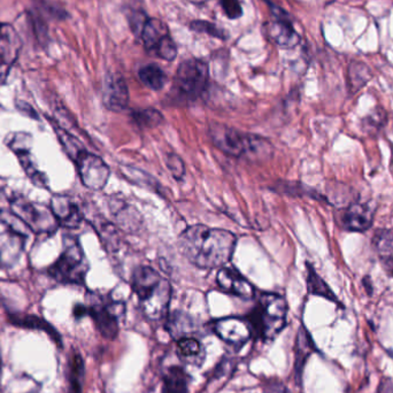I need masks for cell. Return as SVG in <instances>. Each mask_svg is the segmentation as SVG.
I'll return each instance as SVG.
<instances>
[{
  "mask_svg": "<svg viewBox=\"0 0 393 393\" xmlns=\"http://www.w3.org/2000/svg\"><path fill=\"white\" fill-rule=\"evenodd\" d=\"M178 356L189 365L201 366L205 360V351L194 338L183 337L177 342Z\"/></svg>",
  "mask_w": 393,
  "mask_h": 393,
  "instance_id": "cell-23",
  "label": "cell"
},
{
  "mask_svg": "<svg viewBox=\"0 0 393 393\" xmlns=\"http://www.w3.org/2000/svg\"><path fill=\"white\" fill-rule=\"evenodd\" d=\"M131 118L142 128H156L163 122V114L154 108L137 109L131 113Z\"/></svg>",
  "mask_w": 393,
  "mask_h": 393,
  "instance_id": "cell-30",
  "label": "cell"
},
{
  "mask_svg": "<svg viewBox=\"0 0 393 393\" xmlns=\"http://www.w3.org/2000/svg\"><path fill=\"white\" fill-rule=\"evenodd\" d=\"M313 349H314V347H313L312 338H311L305 328H300L298 336H297L296 351V369L298 374H300V370L303 369L306 359L313 352Z\"/></svg>",
  "mask_w": 393,
  "mask_h": 393,
  "instance_id": "cell-28",
  "label": "cell"
},
{
  "mask_svg": "<svg viewBox=\"0 0 393 393\" xmlns=\"http://www.w3.org/2000/svg\"><path fill=\"white\" fill-rule=\"evenodd\" d=\"M191 29L194 30V32H206L207 35H211L213 37L216 38H223L225 37V32L222 29L218 28L216 25L209 23V22L205 21H196L191 25Z\"/></svg>",
  "mask_w": 393,
  "mask_h": 393,
  "instance_id": "cell-35",
  "label": "cell"
},
{
  "mask_svg": "<svg viewBox=\"0 0 393 393\" xmlns=\"http://www.w3.org/2000/svg\"><path fill=\"white\" fill-rule=\"evenodd\" d=\"M78 175L85 187L90 190H101L108 182L111 170L107 163L94 153L82 151L74 160Z\"/></svg>",
  "mask_w": 393,
  "mask_h": 393,
  "instance_id": "cell-10",
  "label": "cell"
},
{
  "mask_svg": "<svg viewBox=\"0 0 393 393\" xmlns=\"http://www.w3.org/2000/svg\"><path fill=\"white\" fill-rule=\"evenodd\" d=\"M237 238L223 229L196 225L180 236V247L187 259L201 269H216L230 261Z\"/></svg>",
  "mask_w": 393,
  "mask_h": 393,
  "instance_id": "cell-1",
  "label": "cell"
},
{
  "mask_svg": "<svg viewBox=\"0 0 393 393\" xmlns=\"http://www.w3.org/2000/svg\"><path fill=\"white\" fill-rule=\"evenodd\" d=\"M11 211L34 234L54 235L60 227L51 207L30 201L25 196L13 198Z\"/></svg>",
  "mask_w": 393,
  "mask_h": 393,
  "instance_id": "cell-8",
  "label": "cell"
},
{
  "mask_svg": "<svg viewBox=\"0 0 393 393\" xmlns=\"http://www.w3.org/2000/svg\"><path fill=\"white\" fill-rule=\"evenodd\" d=\"M208 67L199 59L185 60L178 67L173 81L172 96L178 103L196 101L206 90Z\"/></svg>",
  "mask_w": 393,
  "mask_h": 393,
  "instance_id": "cell-6",
  "label": "cell"
},
{
  "mask_svg": "<svg viewBox=\"0 0 393 393\" xmlns=\"http://www.w3.org/2000/svg\"><path fill=\"white\" fill-rule=\"evenodd\" d=\"M89 272V262L77 238L70 235L63 237V250L47 273L56 282L63 284H83Z\"/></svg>",
  "mask_w": 393,
  "mask_h": 393,
  "instance_id": "cell-5",
  "label": "cell"
},
{
  "mask_svg": "<svg viewBox=\"0 0 393 393\" xmlns=\"http://www.w3.org/2000/svg\"><path fill=\"white\" fill-rule=\"evenodd\" d=\"M21 49V38L14 27L8 23H0V85L6 82Z\"/></svg>",
  "mask_w": 393,
  "mask_h": 393,
  "instance_id": "cell-12",
  "label": "cell"
},
{
  "mask_svg": "<svg viewBox=\"0 0 393 393\" xmlns=\"http://www.w3.org/2000/svg\"><path fill=\"white\" fill-rule=\"evenodd\" d=\"M194 321L185 313L175 312L169 318L168 331L173 337L181 339L185 337V335L194 332Z\"/></svg>",
  "mask_w": 393,
  "mask_h": 393,
  "instance_id": "cell-27",
  "label": "cell"
},
{
  "mask_svg": "<svg viewBox=\"0 0 393 393\" xmlns=\"http://www.w3.org/2000/svg\"><path fill=\"white\" fill-rule=\"evenodd\" d=\"M287 316V304L283 297L276 294H262L247 320L253 332L262 339H273L285 327Z\"/></svg>",
  "mask_w": 393,
  "mask_h": 393,
  "instance_id": "cell-4",
  "label": "cell"
},
{
  "mask_svg": "<svg viewBox=\"0 0 393 393\" xmlns=\"http://www.w3.org/2000/svg\"><path fill=\"white\" fill-rule=\"evenodd\" d=\"M221 4L229 19H239L243 14L239 0H221Z\"/></svg>",
  "mask_w": 393,
  "mask_h": 393,
  "instance_id": "cell-36",
  "label": "cell"
},
{
  "mask_svg": "<svg viewBox=\"0 0 393 393\" xmlns=\"http://www.w3.org/2000/svg\"><path fill=\"white\" fill-rule=\"evenodd\" d=\"M125 312V306L120 303L105 304L101 300L94 301L87 307V314L103 337L114 339L119 332V318Z\"/></svg>",
  "mask_w": 393,
  "mask_h": 393,
  "instance_id": "cell-11",
  "label": "cell"
},
{
  "mask_svg": "<svg viewBox=\"0 0 393 393\" xmlns=\"http://www.w3.org/2000/svg\"><path fill=\"white\" fill-rule=\"evenodd\" d=\"M187 375L180 367H172L163 378V393H187Z\"/></svg>",
  "mask_w": 393,
  "mask_h": 393,
  "instance_id": "cell-25",
  "label": "cell"
},
{
  "mask_svg": "<svg viewBox=\"0 0 393 393\" xmlns=\"http://www.w3.org/2000/svg\"><path fill=\"white\" fill-rule=\"evenodd\" d=\"M306 267H307V289H308L309 294L313 296L322 297L325 299L330 300L332 303L339 305V300L334 294V291L331 290L327 282L316 273L314 267L308 262L306 263Z\"/></svg>",
  "mask_w": 393,
  "mask_h": 393,
  "instance_id": "cell-24",
  "label": "cell"
},
{
  "mask_svg": "<svg viewBox=\"0 0 393 393\" xmlns=\"http://www.w3.org/2000/svg\"><path fill=\"white\" fill-rule=\"evenodd\" d=\"M216 283L222 291L243 299L250 300L256 296L254 287L236 269H220L216 276Z\"/></svg>",
  "mask_w": 393,
  "mask_h": 393,
  "instance_id": "cell-16",
  "label": "cell"
},
{
  "mask_svg": "<svg viewBox=\"0 0 393 393\" xmlns=\"http://www.w3.org/2000/svg\"><path fill=\"white\" fill-rule=\"evenodd\" d=\"M10 147L15 152L16 156L19 158L22 168L25 170L27 176L30 178V181L35 185L42 187V189H49V182H47L46 176L38 169L32 153L29 152L28 149L19 146L14 143H10Z\"/></svg>",
  "mask_w": 393,
  "mask_h": 393,
  "instance_id": "cell-21",
  "label": "cell"
},
{
  "mask_svg": "<svg viewBox=\"0 0 393 393\" xmlns=\"http://www.w3.org/2000/svg\"><path fill=\"white\" fill-rule=\"evenodd\" d=\"M131 287L146 318L158 321L168 313L172 298V287L159 273L147 266L135 269Z\"/></svg>",
  "mask_w": 393,
  "mask_h": 393,
  "instance_id": "cell-2",
  "label": "cell"
},
{
  "mask_svg": "<svg viewBox=\"0 0 393 393\" xmlns=\"http://www.w3.org/2000/svg\"><path fill=\"white\" fill-rule=\"evenodd\" d=\"M269 393H291L290 391H287L284 385L282 384H273L270 385V391Z\"/></svg>",
  "mask_w": 393,
  "mask_h": 393,
  "instance_id": "cell-38",
  "label": "cell"
},
{
  "mask_svg": "<svg viewBox=\"0 0 393 393\" xmlns=\"http://www.w3.org/2000/svg\"><path fill=\"white\" fill-rule=\"evenodd\" d=\"M109 208L114 216L116 225H119L120 228L129 232L141 228L142 218L135 207L130 206L122 200L113 199Z\"/></svg>",
  "mask_w": 393,
  "mask_h": 393,
  "instance_id": "cell-19",
  "label": "cell"
},
{
  "mask_svg": "<svg viewBox=\"0 0 393 393\" xmlns=\"http://www.w3.org/2000/svg\"><path fill=\"white\" fill-rule=\"evenodd\" d=\"M375 211L367 204L352 203L340 212L339 225L351 232H365L374 223Z\"/></svg>",
  "mask_w": 393,
  "mask_h": 393,
  "instance_id": "cell-14",
  "label": "cell"
},
{
  "mask_svg": "<svg viewBox=\"0 0 393 393\" xmlns=\"http://www.w3.org/2000/svg\"><path fill=\"white\" fill-rule=\"evenodd\" d=\"M387 112L382 108H375L362 120L361 125L366 132H378L387 125Z\"/></svg>",
  "mask_w": 393,
  "mask_h": 393,
  "instance_id": "cell-32",
  "label": "cell"
},
{
  "mask_svg": "<svg viewBox=\"0 0 393 393\" xmlns=\"http://www.w3.org/2000/svg\"><path fill=\"white\" fill-rule=\"evenodd\" d=\"M208 135L218 150L234 158L268 159L274 151L272 143L265 138L242 132L218 122L209 125Z\"/></svg>",
  "mask_w": 393,
  "mask_h": 393,
  "instance_id": "cell-3",
  "label": "cell"
},
{
  "mask_svg": "<svg viewBox=\"0 0 393 393\" xmlns=\"http://www.w3.org/2000/svg\"><path fill=\"white\" fill-rule=\"evenodd\" d=\"M166 165H167L169 170H170L173 176H174L176 180H182V177L185 176V163H183L181 158H180L177 154L169 153L167 158H166Z\"/></svg>",
  "mask_w": 393,
  "mask_h": 393,
  "instance_id": "cell-34",
  "label": "cell"
},
{
  "mask_svg": "<svg viewBox=\"0 0 393 393\" xmlns=\"http://www.w3.org/2000/svg\"><path fill=\"white\" fill-rule=\"evenodd\" d=\"M12 325L20 328H27V329H35V330H41L46 332L56 343L61 345V338L58 331L54 329L49 322L45 321L43 318L37 316H30V314H10L8 316Z\"/></svg>",
  "mask_w": 393,
  "mask_h": 393,
  "instance_id": "cell-22",
  "label": "cell"
},
{
  "mask_svg": "<svg viewBox=\"0 0 393 393\" xmlns=\"http://www.w3.org/2000/svg\"><path fill=\"white\" fill-rule=\"evenodd\" d=\"M214 330L218 337L235 349L243 347L253 334L252 327L247 318L235 316L218 320L214 325Z\"/></svg>",
  "mask_w": 393,
  "mask_h": 393,
  "instance_id": "cell-13",
  "label": "cell"
},
{
  "mask_svg": "<svg viewBox=\"0 0 393 393\" xmlns=\"http://www.w3.org/2000/svg\"><path fill=\"white\" fill-rule=\"evenodd\" d=\"M0 368H1V358H0Z\"/></svg>",
  "mask_w": 393,
  "mask_h": 393,
  "instance_id": "cell-40",
  "label": "cell"
},
{
  "mask_svg": "<svg viewBox=\"0 0 393 393\" xmlns=\"http://www.w3.org/2000/svg\"><path fill=\"white\" fill-rule=\"evenodd\" d=\"M103 103L112 112H123L129 104L128 85L119 74H109L105 78Z\"/></svg>",
  "mask_w": 393,
  "mask_h": 393,
  "instance_id": "cell-15",
  "label": "cell"
},
{
  "mask_svg": "<svg viewBox=\"0 0 393 393\" xmlns=\"http://www.w3.org/2000/svg\"><path fill=\"white\" fill-rule=\"evenodd\" d=\"M21 220L13 213L0 212V268H11L19 261L28 236L22 230Z\"/></svg>",
  "mask_w": 393,
  "mask_h": 393,
  "instance_id": "cell-7",
  "label": "cell"
},
{
  "mask_svg": "<svg viewBox=\"0 0 393 393\" xmlns=\"http://www.w3.org/2000/svg\"><path fill=\"white\" fill-rule=\"evenodd\" d=\"M370 78V74H369V70L365 66L358 65L352 66L349 68V89H351V92L354 94L356 91H359L363 85L369 81Z\"/></svg>",
  "mask_w": 393,
  "mask_h": 393,
  "instance_id": "cell-33",
  "label": "cell"
},
{
  "mask_svg": "<svg viewBox=\"0 0 393 393\" xmlns=\"http://www.w3.org/2000/svg\"><path fill=\"white\" fill-rule=\"evenodd\" d=\"M362 283L365 285L366 291L368 292V294H373V284H371L370 277H369V276H365L363 280H362Z\"/></svg>",
  "mask_w": 393,
  "mask_h": 393,
  "instance_id": "cell-39",
  "label": "cell"
},
{
  "mask_svg": "<svg viewBox=\"0 0 393 393\" xmlns=\"http://www.w3.org/2000/svg\"><path fill=\"white\" fill-rule=\"evenodd\" d=\"M50 207L59 225L67 229L78 228L85 218L81 207L68 196L56 194L51 199Z\"/></svg>",
  "mask_w": 393,
  "mask_h": 393,
  "instance_id": "cell-17",
  "label": "cell"
},
{
  "mask_svg": "<svg viewBox=\"0 0 393 393\" xmlns=\"http://www.w3.org/2000/svg\"><path fill=\"white\" fill-rule=\"evenodd\" d=\"M373 244L384 270L393 277V231L378 229L373 238Z\"/></svg>",
  "mask_w": 393,
  "mask_h": 393,
  "instance_id": "cell-20",
  "label": "cell"
},
{
  "mask_svg": "<svg viewBox=\"0 0 393 393\" xmlns=\"http://www.w3.org/2000/svg\"><path fill=\"white\" fill-rule=\"evenodd\" d=\"M275 8V20L268 27L269 36L280 46L294 47L299 43V35L297 34L287 14L281 8Z\"/></svg>",
  "mask_w": 393,
  "mask_h": 393,
  "instance_id": "cell-18",
  "label": "cell"
},
{
  "mask_svg": "<svg viewBox=\"0 0 393 393\" xmlns=\"http://www.w3.org/2000/svg\"><path fill=\"white\" fill-rule=\"evenodd\" d=\"M74 316L75 318H80L83 316H87V307L83 305H76L74 308Z\"/></svg>",
  "mask_w": 393,
  "mask_h": 393,
  "instance_id": "cell-37",
  "label": "cell"
},
{
  "mask_svg": "<svg viewBox=\"0 0 393 393\" xmlns=\"http://www.w3.org/2000/svg\"><path fill=\"white\" fill-rule=\"evenodd\" d=\"M94 227L107 250L116 251L119 247V235L111 223H107L104 220H96Z\"/></svg>",
  "mask_w": 393,
  "mask_h": 393,
  "instance_id": "cell-31",
  "label": "cell"
},
{
  "mask_svg": "<svg viewBox=\"0 0 393 393\" xmlns=\"http://www.w3.org/2000/svg\"><path fill=\"white\" fill-rule=\"evenodd\" d=\"M54 128L56 129V136L59 138L60 143L63 145V150L68 154L69 158L74 161L77 158L78 154L85 151L80 141L75 136H73L70 132L66 131L65 129L61 128L59 125H56V122H54Z\"/></svg>",
  "mask_w": 393,
  "mask_h": 393,
  "instance_id": "cell-29",
  "label": "cell"
},
{
  "mask_svg": "<svg viewBox=\"0 0 393 393\" xmlns=\"http://www.w3.org/2000/svg\"><path fill=\"white\" fill-rule=\"evenodd\" d=\"M141 81L145 87H149L151 90H161L167 83V75L159 66L149 65L145 66L138 73Z\"/></svg>",
  "mask_w": 393,
  "mask_h": 393,
  "instance_id": "cell-26",
  "label": "cell"
},
{
  "mask_svg": "<svg viewBox=\"0 0 393 393\" xmlns=\"http://www.w3.org/2000/svg\"><path fill=\"white\" fill-rule=\"evenodd\" d=\"M137 36L142 38L144 46L151 56L166 61H173L177 54V47L169 35L165 22L154 18H146Z\"/></svg>",
  "mask_w": 393,
  "mask_h": 393,
  "instance_id": "cell-9",
  "label": "cell"
}]
</instances>
